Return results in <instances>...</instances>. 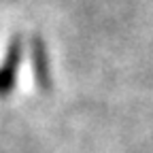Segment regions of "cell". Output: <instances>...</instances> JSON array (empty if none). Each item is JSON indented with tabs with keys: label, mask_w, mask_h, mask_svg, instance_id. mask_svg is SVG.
I'll use <instances>...</instances> for the list:
<instances>
[{
	"label": "cell",
	"mask_w": 153,
	"mask_h": 153,
	"mask_svg": "<svg viewBox=\"0 0 153 153\" xmlns=\"http://www.w3.org/2000/svg\"><path fill=\"white\" fill-rule=\"evenodd\" d=\"M22 60H24V38L22 34H13L4 53V60L0 62V98H7L15 89Z\"/></svg>",
	"instance_id": "6da1fadb"
},
{
	"label": "cell",
	"mask_w": 153,
	"mask_h": 153,
	"mask_svg": "<svg viewBox=\"0 0 153 153\" xmlns=\"http://www.w3.org/2000/svg\"><path fill=\"white\" fill-rule=\"evenodd\" d=\"M30 62H32V76L41 91H51L53 87V72H51V60L45 41L38 34L30 38Z\"/></svg>",
	"instance_id": "7a4b0ae2"
}]
</instances>
